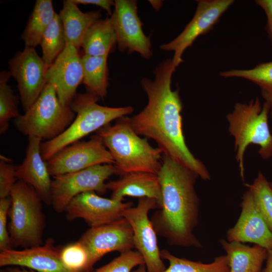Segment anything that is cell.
<instances>
[{
    "label": "cell",
    "instance_id": "cell-1",
    "mask_svg": "<svg viewBox=\"0 0 272 272\" xmlns=\"http://www.w3.org/2000/svg\"><path fill=\"white\" fill-rule=\"evenodd\" d=\"M176 68L172 59L161 62L154 71L153 80L144 78L141 85L148 103L138 114L129 117L138 134L155 141L164 155L188 168L198 177L210 180L211 175L203 163L195 157L186 145L182 130V103L178 90L171 88Z\"/></svg>",
    "mask_w": 272,
    "mask_h": 272
},
{
    "label": "cell",
    "instance_id": "cell-2",
    "mask_svg": "<svg viewBox=\"0 0 272 272\" xmlns=\"http://www.w3.org/2000/svg\"><path fill=\"white\" fill-rule=\"evenodd\" d=\"M157 175L162 205L150 219L157 235L171 246L200 248L202 245L194 234L200 206L195 189L197 176L166 155Z\"/></svg>",
    "mask_w": 272,
    "mask_h": 272
},
{
    "label": "cell",
    "instance_id": "cell-3",
    "mask_svg": "<svg viewBox=\"0 0 272 272\" xmlns=\"http://www.w3.org/2000/svg\"><path fill=\"white\" fill-rule=\"evenodd\" d=\"M97 134L111 154L115 174L120 175L133 172L158 174L162 165V151L154 148L146 139L141 138L132 128L129 117L117 119L97 131Z\"/></svg>",
    "mask_w": 272,
    "mask_h": 272
},
{
    "label": "cell",
    "instance_id": "cell-4",
    "mask_svg": "<svg viewBox=\"0 0 272 272\" xmlns=\"http://www.w3.org/2000/svg\"><path fill=\"white\" fill-rule=\"evenodd\" d=\"M269 111L268 104L264 102L262 105L256 97L247 103H236L227 115L228 130L234 140L236 160L243 181L244 157L249 145H258V153L265 160L272 156V134L268 124Z\"/></svg>",
    "mask_w": 272,
    "mask_h": 272
},
{
    "label": "cell",
    "instance_id": "cell-5",
    "mask_svg": "<svg viewBox=\"0 0 272 272\" xmlns=\"http://www.w3.org/2000/svg\"><path fill=\"white\" fill-rule=\"evenodd\" d=\"M98 99L97 96L89 92L76 95L70 105L76 114L74 121L58 137L41 143V155L45 161L63 148L133 111L131 106H101L97 103Z\"/></svg>",
    "mask_w": 272,
    "mask_h": 272
},
{
    "label": "cell",
    "instance_id": "cell-6",
    "mask_svg": "<svg viewBox=\"0 0 272 272\" xmlns=\"http://www.w3.org/2000/svg\"><path fill=\"white\" fill-rule=\"evenodd\" d=\"M10 197L8 231L12 246L25 249L42 245L45 217L42 201L35 189L18 180Z\"/></svg>",
    "mask_w": 272,
    "mask_h": 272
},
{
    "label": "cell",
    "instance_id": "cell-7",
    "mask_svg": "<svg viewBox=\"0 0 272 272\" xmlns=\"http://www.w3.org/2000/svg\"><path fill=\"white\" fill-rule=\"evenodd\" d=\"M76 115L70 106L60 102L53 86L47 83L34 104L24 114L14 119V124L24 135L38 138L45 142L62 133Z\"/></svg>",
    "mask_w": 272,
    "mask_h": 272
},
{
    "label": "cell",
    "instance_id": "cell-8",
    "mask_svg": "<svg viewBox=\"0 0 272 272\" xmlns=\"http://www.w3.org/2000/svg\"><path fill=\"white\" fill-rule=\"evenodd\" d=\"M114 174L113 164H106L54 176L51 185V205L55 212L61 213L70 201L81 193L95 191L104 194L107 190L105 181Z\"/></svg>",
    "mask_w": 272,
    "mask_h": 272
},
{
    "label": "cell",
    "instance_id": "cell-9",
    "mask_svg": "<svg viewBox=\"0 0 272 272\" xmlns=\"http://www.w3.org/2000/svg\"><path fill=\"white\" fill-rule=\"evenodd\" d=\"M157 208L159 207L156 199L141 197L136 207L126 208L122 214L132 228L134 247L142 255L147 272H163L166 269L160 256L157 233L148 217L149 211Z\"/></svg>",
    "mask_w": 272,
    "mask_h": 272
},
{
    "label": "cell",
    "instance_id": "cell-10",
    "mask_svg": "<svg viewBox=\"0 0 272 272\" xmlns=\"http://www.w3.org/2000/svg\"><path fill=\"white\" fill-rule=\"evenodd\" d=\"M52 177L101 164H114L102 138L96 134L87 141H78L60 150L46 161Z\"/></svg>",
    "mask_w": 272,
    "mask_h": 272
},
{
    "label": "cell",
    "instance_id": "cell-11",
    "mask_svg": "<svg viewBox=\"0 0 272 272\" xmlns=\"http://www.w3.org/2000/svg\"><path fill=\"white\" fill-rule=\"evenodd\" d=\"M114 9L110 18L115 30L119 51L139 53L145 59L153 55L151 39L142 29L138 15L137 1L115 0Z\"/></svg>",
    "mask_w": 272,
    "mask_h": 272
},
{
    "label": "cell",
    "instance_id": "cell-12",
    "mask_svg": "<svg viewBox=\"0 0 272 272\" xmlns=\"http://www.w3.org/2000/svg\"><path fill=\"white\" fill-rule=\"evenodd\" d=\"M233 3V0L197 1L195 13L183 31L171 41L160 46L163 51L174 52L172 59L176 69L183 61L182 56L185 50L197 37L212 30Z\"/></svg>",
    "mask_w": 272,
    "mask_h": 272
},
{
    "label": "cell",
    "instance_id": "cell-13",
    "mask_svg": "<svg viewBox=\"0 0 272 272\" xmlns=\"http://www.w3.org/2000/svg\"><path fill=\"white\" fill-rule=\"evenodd\" d=\"M9 65L11 76L17 82L25 112L38 99L47 84L48 68L35 48L28 46L10 59Z\"/></svg>",
    "mask_w": 272,
    "mask_h": 272
},
{
    "label": "cell",
    "instance_id": "cell-14",
    "mask_svg": "<svg viewBox=\"0 0 272 272\" xmlns=\"http://www.w3.org/2000/svg\"><path fill=\"white\" fill-rule=\"evenodd\" d=\"M78 241L88 251L91 268L102 256L110 252L121 253L134 247L132 228L124 218L90 228Z\"/></svg>",
    "mask_w": 272,
    "mask_h": 272
},
{
    "label": "cell",
    "instance_id": "cell-15",
    "mask_svg": "<svg viewBox=\"0 0 272 272\" xmlns=\"http://www.w3.org/2000/svg\"><path fill=\"white\" fill-rule=\"evenodd\" d=\"M132 204L131 202H123L111 198L102 197L95 191H87L73 198L64 212L69 221L82 219L92 228L121 219L124 210L131 207Z\"/></svg>",
    "mask_w": 272,
    "mask_h": 272
},
{
    "label": "cell",
    "instance_id": "cell-16",
    "mask_svg": "<svg viewBox=\"0 0 272 272\" xmlns=\"http://www.w3.org/2000/svg\"><path fill=\"white\" fill-rule=\"evenodd\" d=\"M83 70L82 57L78 49L66 44L46 74L47 83L51 84L55 89L60 102L70 106L77 95L76 91L82 83Z\"/></svg>",
    "mask_w": 272,
    "mask_h": 272
},
{
    "label": "cell",
    "instance_id": "cell-17",
    "mask_svg": "<svg viewBox=\"0 0 272 272\" xmlns=\"http://www.w3.org/2000/svg\"><path fill=\"white\" fill-rule=\"evenodd\" d=\"M241 207L238 220L227 232V240L254 243L272 250V233L258 211L249 189L242 196Z\"/></svg>",
    "mask_w": 272,
    "mask_h": 272
},
{
    "label": "cell",
    "instance_id": "cell-18",
    "mask_svg": "<svg viewBox=\"0 0 272 272\" xmlns=\"http://www.w3.org/2000/svg\"><path fill=\"white\" fill-rule=\"evenodd\" d=\"M54 243V240L49 237L40 246L1 251L0 266H21L38 272H71L62 263L61 249Z\"/></svg>",
    "mask_w": 272,
    "mask_h": 272
},
{
    "label": "cell",
    "instance_id": "cell-19",
    "mask_svg": "<svg viewBox=\"0 0 272 272\" xmlns=\"http://www.w3.org/2000/svg\"><path fill=\"white\" fill-rule=\"evenodd\" d=\"M42 140L36 137H28L26 156L16 171L17 179L32 186L43 202L51 205V185L52 180L47 165L41 155Z\"/></svg>",
    "mask_w": 272,
    "mask_h": 272
},
{
    "label": "cell",
    "instance_id": "cell-20",
    "mask_svg": "<svg viewBox=\"0 0 272 272\" xmlns=\"http://www.w3.org/2000/svg\"><path fill=\"white\" fill-rule=\"evenodd\" d=\"M111 191V198L123 201L126 196L150 197L156 199L160 209L162 193L158 175L146 172H133L125 174L115 180L106 183Z\"/></svg>",
    "mask_w": 272,
    "mask_h": 272
},
{
    "label": "cell",
    "instance_id": "cell-21",
    "mask_svg": "<svg viewBox=\"0 0 272 272\" xmlns=\"http://www.w3.org/2000/svg\"><path fill=\"white\" fill-rule=\"evenodd\" d=\"M61 20L66 44L79 49L89 28L100 19V12H82L72 0L63 1L62 8L58 14Z\"/></svg>",
    "mask_w": 272,
    "mask_h": 272
},
{
    "label": "cell",
    "instance_id": "cell-22",
    "mask_svg": "<svg viewBox=\"0 0 272 272\" xmlns=\"http://www.w3.org/2000/svg\"><path fill=\"white\" fill-rule=\"evenodd\" d=\"M229 260L230 272H261L268 250L258 245L220 240Z\"/></svg>",
    "mask_w": 272,
    "mask_h": 272
},
{
    "label": "cell",
    "instance_id": "cell-23",
    "mask_svg": "<svg viewBox=\"0 0 272 272\" xmlns=\"http://www.w3.org/2000/svg\"><path fill=\"white\" fill-rule=\"evenodd\" d=\"M117 43L115 30L110 18L100 19L86 32L81 44L84 54L94 56H108Z\"/></svg>",
    "mask_w": 272,
    "mask_h": 272
},
{
    "label": "cell",
    "instance_id": "cell-24",
    "mask_svg": "<svg viewBox=\"0 0 272 272\" xmlns=\"http://www.w3.org/2000/svg\"><path fill=\"white\" fill-rule=\"evenodd\" d=\"M107 58L108 56H94L85 54L82 57V83L88 92L101 99L106 97L109 86Z\"/></svg>",
    "mask_w": 272,
    "mask_h": 272
},
{
    "label": "cell",
    "instance_id": "cell-25",
    "mask_svg": "<svg viewBox=\"0 0 272 272\" xmlns=\"http://www.w3.org/2000/svg\"><path fill=\"white\" fill-rule=\"evenodd\" d=\"M56 14L51 0L36 1L21 36L25 46L35 48L40 44L45 31Z\"/></svg>",
    "mask_w": 272,
    "mask_h": 272
},
{
    "label": "cell",
    "instance_id": "cell-26",
    "mask_svg": "<svg viewBox=\"0 0 272 272\" xmlns=\"http://www.w3.org/2000/svg\"><path fill=\"white\" fill-rule=\"evenodd\" d=\"M162 259L169 261V266L163 272H230L229 260L226 255L216 257L209 263L191 261L172 254L168 250L160 251ZM145 265H140L132 272H147Z\"/></svg>",
    "mask_w": 272,
    "mask_h": 272
},
{
    "label": "cell",
    "instance_id": "cell-27",
    "mask_svg": "<svg viewBox=\"0 0 272 272\" xmlns=\"http://www.w3.org/2000/svg\"><path fill=\"white\" fill-rule=\"evenodd\" d=\"M66 44L63 26L58 14L45 31L40 45L42 58L48 69L63 50Z\"/></svg>",
    "mask_w": 272,
    "mask_h": 272
},
{
    "label": "cell",
    "instance_id": "cell-28",
    "mask_svg": "<svg viewBox=\"0 0 272 272\" xmlns=\"http://www.w3.org/2000/svg\"><path fill=\"white\" fill-rule=\"evenodd\" d=\"M251 191L258 211L272 233V188L259 172L251 184H245Z\"/></svg>",
    "mask_w": 272,
    "mask_h": 272
},
{
    "label": "cell",
    "instance_id": "cell-29",
    "mask_svg": "<svg viewBox=\"0 0 272 272\" xmlns=\"http://www.w3.org/2000/svg\"><path fill=\"white\" fill-rule=\"evenodd\" d=\"M11 75L4 71L0 74V133H5L9 128V121L20 114L13 91L8 84Z\"/></svg>",
    "mask_w": 272,
    "mask_h": 272
},
{
    "label": "cell",
    "instance_id": "cell-30",
    "mask_svg": "<svg viewBox=\"0 0 272 272\" xmlns=\"http://www.w3.org/2000/svg\"><path fill=\"white\" fill-rule=\"evenodd\" d=\"M220 76L245 79L257 85L261 90H272V61L259 63L251 69L221 72Z\"/></svg>",
    "mask_w": 272,
    "mask_h": 272
},
{
    "label": "cell",
    "instance_id": "cell-31",
    "mask_svg": "<svg viewBox=\"0 0 272 272\" xmlns=\"http://www.w3.org/2000/svg\"><path fill=\"white\" fill-rule=\"evenodd\" d=\"M60 259L71 272H90L91 269L88 251L78 241L61 249Z\"/></svg>",
    "mask_w": 272,
    "mask_h": 272
},
{
    "label": "cell",
    "instance_id": "cell-32",
    "mask_svg": "<svg viewBox=\"0 0 272 272\" xmlns=\"http://www.w3.org/2000/svg\"><path fill=\"white\" fill-rule=\"evenodd\" d=\"M143 264L145 263L141 253L130 250L120 253L107 264L90 272H131L134 267Z\"/></svg>",
    "mask_w": 272,
    "mask_h": 272
},
{
    "label": "cell",
    "instance_id": "cell-33",
    "mask_svg": "<svg viewBox=\"0 0 272 272\" xmlns=\"http://www.w3.org/2000/svg\"><path fill=\"white\" fill-rule=\"evenodd\" d=\"M10 159L1 156L0 160V198L10 196L16 183L15 176L17 167L11 162Z\"/></svg>",
    "mask_w": 272,
    "mask_h": 272
},
{
    "label": "cell",
    "instance_id": "cell-34",
    "mask_svg": "<svg viewBox=\"0 0 272 272\" xmlns=\"http://www.w3.org/2000/svg\"><path fill=\"white\" fill-rule=\"evenodd\" d=\"M11 206V198L8 197L0 198V250L12 249L7 220Z\"/></svg>",
    "mask_w": 272,
    "mask_h": 272
},
{
    "label": "cell",
    "instance_id": "cell-35",
    "mask_svg": "<svg viewBox=\"0 0 272 272\" xmlns=\"http://www.w3.org/2000/svg\"><path fill=\"white\" fill-rule=\"evenodd\" d=\"M255 3L263 9L266 14L267 23L265 28L272 45V0H257Z\"/></svg>",
    "mask_w": 272,
    "mask_h": 272
},
{
    "label": "cell",
    "instance_id": "cell-36",
    "mask_svg": "<svg viewBox=\"0 0 272 272\" xmlns=\"http://www.w3.org/2000/svg\"><path fill=\"white\" fill-rule=\"evenodd\" d=\"M75 3L82 5H93L105 10L110 16L112 14V7L114 6V1L111 0H72Z\"/></svg>",
    "mask_w": 272,
    "mask_h": 272
},
{
    "label": "cell",
    "instance_id": "cell-37",
    "mask_svg": "<svg viewBox=\"0 0 272 272\" xmlns=\"http://www.w3.org/2000/svg\"><path fill=\"white\" fill-rule=\"evenodd\" d=\"M261 95L269 107V113L272 116V90H261Z\"/></svg>",
    "mask_w": 272,
    "mask_h": 272
},
{
    "label": "cell",
    "instance_id": "cell-38",
    "mask_svg": "<svg viewBox=\"0 0 272 272\" xmlns=\"http://www.w3.org/2000/svg\"><path fill=\"white\" fill-rule=\"evenodd\" d=\"M261 272H272V250H268L265 267Z\"/></svg>",
    "mask_w": 272,
    "mask_h": 272
},
{
    "label": "cell",
    "instance_id": "cell-39",
    "mask_svg": "<svg viewBox=\"0 0 272 272\" xmlns=\"http://www.w3.org/2000/svg\"><path fill=\"white\" fill-rule=\"evenodd\" d=\"M149 2L156 11H159L162 6V1H149Z\"/></svg>",
    "mask_w": 272,
    "mask_h": 272
},
{
    "label": "cell",
    "instance_id": "cell-40",
    "mask_svg": "<svg viewBox=\"0 0 272 272\" xmlns=\"http://www.w3.org/2000/svg\"><path fill=\"white\" fill-rule=\"evenodd\" d=\"M7 269L9 272H36L33 270H28L24 268L20 269L18 267H9Z\"/></svg>",
    "mask_w": 272,
    "mask_h": 272
},
{
    "label": "cell",
    "instance_id": "cell-41",
    "mask_svg": "<svg viewBox=\"0 0 272 272\" xmlns=\"http://www.w3.org/2000/svg\"><path fill=\"white\" fill-rule=\"evenodd\" d=\"M1 272H9L7 269L6 270H1Z\"/></svg>",
    "mask_w": 272,
    "mask_h": 272
},
{
    "label": "cell",
    "instance_id": "cell-42",
    "mask_svg": "<svg viewBox=\"0 0 272 272\" xmlns=\"http://www.w3.org/2000/svg\"><path fill=\"white\" fill-rule=\"evenodd\" d=\"M270 186H271V187L272 188V182H270Z\"/></svg>",
    "mask_w": 272,
    "mask_h": 272
}]
</instances>
